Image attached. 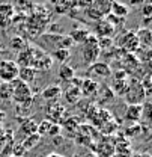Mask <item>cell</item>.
<instances>
[{
    "label": "cell",
    "instance_id": "6da1fadb",
    "mask_svg": "<svg viewBox=\"0 0 152 157\" xmlns=\"http://www.w3.org/2000/svg\"><path fill=\"white\" fill-rule=\"evenodd\" d=\"M80 53H81L83 62L86 65H92L94 62H96V59L99 58V55H101V50H99L98 39H96L95 35L91 33L80 44Z\"/></svg>",
    "mask_w": 152,
    "mask_h": 157
},
{
    "label": "cell",
    "instance_id": "7a4b0ae2",
    "mask_svg": "<svg viewBox=\"0 0 152 157\" xmlns=\"http://www.w3.org/2000/svg\"><path fill=\"white\" fill-rule=\"evenodd\" d=\"M11 85H12V100L17 103V106L33 103V92L29 85L23 83L18 78L11 82Z\"/></svg>",
    "mask_w": 152,
    "mask_h": 157
},
{
    "label": "cell",
    "instance_id": "3957f363",
    "mask_svg": "<svg viewBox=\"0 0 152 157\" xmlns=\"http://www.w3.org/2000/svg\"><path fill=\"white\" fill-rule=\"evenodd\" d=\"M124 98L128 103V106L130 104H143V101L146 100V95H145L140 80H135L131 77L128 78V86L124 94Z\"/></svg>",
    "mask_w": 152,
    "mask_h": 157
},
{
    "label": "cell",
    "instance_id": "277c9868",
    "mask_svg": "<svg viewBox=\"0 0 152 157\" xmlns=\"http://www.w3.org/2000/svg\"><path fill=\"white\" fill-rule=\"evenodd\" d=\"M116 47L124 52V53H131V55H135V52H139V39L135 36V32L133 30H128L122 35H119L117 41L114 42Z\"/></svg>",
    "mask_w": 152,
    "mask_h": 157
},
{
    "label": "cell",
    "instance_id": "5b68a950",
    "mask_svg": "<svg viewBox=\"0 0 152 157\" xmlns=\"http://www.w3.org/2000/svg\"><path fill=\"white\" fill-rule=\"evenodd\" d=\"M20 67L15 63V60L9 59H0V80L2 83H11L15 78H18Z\"/></svg>",
    "mask_w": 152,
    "mask_h": 157
},
{
    "label": "cell",
    "instance_id": "8992f818",
    "mask_svg": "<svg viewBox=\"0 0 152 157\" xmlns=\"http://www.w3.org/2000/svg\"><path fill=\"white\" fill-rule=\"evenodd\" d=\"M87 78H107L113 74L112 67L107 62H94L92 65L87 67Z\"/></svg>",
    "mask_w": 152,
    "mask_h": 157
},
{
    "label": "cell",
    "instance_id": "52a82bcc",
    "mask_svg": "<svg viewBox=\"0 0 152 157\" xmlns=\"http://www.w3.org/2000/svg\"><path fill=\"white\" fill-rule=\"evenodd\" d=\"M60 130H62V125L56 124V122H51L48 119H42L41 122H38V128H36V133L39 136H59L60 135Z\"/></svg>",
    "mask_w": 152,
    "mask_h": 157
},
{
    "label": "cell",
    "instance_id": "ba28073f",
    "mask_svg": "<svg viewBox=\"0 0 152 157\" xmlns=\"http://www.w3.org/2000/svg\"><path fill=\"white\" fill-rule=\"evenodd\" d=\"M65 115V107L60 104V103H48V106H47V109H45V119H48V121H51V122H56L59 124L60 121H62V118Z\"/></svg>",
    "mask_w": 152,
    "mask_h": 157
},
{
    "label": "cell",
    "instance_id": "9c48e42d",
    "mask_svg": "<svg viewBox=\"0 0 152 157\" xmlns=\"http://www.w3.org/2000/svg\"><path fill=\"white\" fill-rule=\"evenodd\" d=\"M114 32H116V29H114L106 18L96 21V24H95V33H96L95 36L96 38H112L114 35Z\"/></svg>",
    "mask_w": 152,
    "mask_h": 157
},
{
    "label": "cell",
    "instance_id": "30bf717a",
    "mask_svg": "<svg viewBox=\"0 0 152 157\" xmlns=\"http://www.w3.org/2000/svg\"><path fill=\"white\" fill-rule=\"evenodd\" d=\"M98 91H99V85H98L96 80H92V78L81 80V85H80V94L81 95H84V97H96Z\"/></svg>",
    "mask_w": 152,
    "mask_h": 157
},
{
    "label": "cell",
    "instance_id": "8fae6325",
    "mask_svg": "<svg viewBox=\"0 0 152 157\" xmlns=\"http://www.w3.org/2000/svg\"><path fill=\"white\" fill-rule=\"evenodd\" d=\"M63 94V91H62V88L56 85V83H53V85H48L47 88H44L42 89V92H41V95L44 100H47L48 103H54L57 101V98L60 97Z\"/></svg>",
    "mask_w": 152,
    "mask_h": 157
},
{
    "label": "cell",
    "instance_id": "7c38bea8",
    "mask_svg": "<svg viewBox=\"0 0 152 157\" xmlns=\"http://www.w3.org/2000/svg\"><path fill=\"white\" fill-rule=\"evenodd\" d=\"M143 117V104H130L127 106L125 118L131 121L133 124H139V121Z\"/></svg>",
    "mask_w": 152,
    "mask_h": 157
},
{
    "label": "cell",
    "instance_id": "4fadbf2b",
    "mask_svg": "<svg viewBox=\"0 0 152 157\" xmlns=\"http://www.w3.org/2000/svg\"><path fill=\"white\" fill-rule=\"evenodd\" d=\"M18 125H20V130H21L26 136L36 133V128H38V122H36L33 118H29V117L20 118L18 119Z\"/></svg>",
    "mask_w": 152,
    "mask_h": 157
},
{
    "label": "cell",
    "instance_id": "5bb4252c",
    "mask_svg": "<svg viewBox=\"0 0 152 157\" xmlns=\"http://www.w3.org/2000/svg\"><path fill=\"white\" fill-rule=\"evenodd\" d=\"M135 36L139 39V45L143 48H151L152 45V32L149 27H140L135 30Z\"/></svg>",
    "mask_w": 152,
    "mask_h": 157
},
{
    "label": "cell",
    "instance_id": "9a60e30c",
    "mask_svg": "<svg viewBox=\"0 0 152 157\" xmlns=\"http://www.w3.org/2000/svg\"><path fill=\"white\" fill-rule=\"evenodd\" d=\"M69 83V86H68V89L65 91V98L69 101V103H77L78 100H80V85H81V80H77L74 78V83L76 85H72L71 82H68Z\"/></svg>",
    "mask_w": 152,
    "mask_h": 157
},
{
    "label": "cell",
    "instance_id": "2e32d148",
    "mask_svg": "<svg viewBox=\"0 0 152 157\" xmlns=\"http://www.w3.org/2000/svg\"><path fill=\"white\" fill-rule=\"evenodd\" d=\"M110 14L117 17V18H127L130 14V6L120 2H112V8H110Z\"/></svg>",
    "mask_w": 152,
    "mask_h": 157
},
{
    "label": "cell",
    "instance_id": "e0dca14e",
    "mask_svg": "<svg viewBox=\"0 0 152 157\" xmlns=\"http://www.w3.org/2000/svg\"><path fill=\"white\" fill-rule=\"evenodd\" d=\"M91 35V32L86 29V27H74L71 32H69V38H71V41H72V44H81L84 39L87 38Z\"/></svg>",
    "mask_w": 152,
    "mask_h": 157
},
{
    "label": "cell",
    "instance_id": "ac0fdd59",
    "mask_svg": "<svg viewBox=\"0 0 152 157\" xmlns=\"http://www.w3.org/2000/svg\"><path fill=\"white\" fill-rule=\"evenodd\" d=\"M36 77V71L32 67H20L18 70V80L26 85H30Z\"/></svg>",
    "mask_w": 152,
    "mask_h": 157
},
{
    "label": "cell",
    "instance_id": "d6986e66",
    "mask_svg": "<svg viewBox=\"0 0 152 157\" xmlns=\"http://www.w3.org/2000/svg\"><path fill=\"white\" fill-rule=\"evenodd\" d=\"M127 86H128V78H113V85H112V92L116 95H120L124 97L125 91H127Z\"/></svg>",
    "mask_w": 152,
    "mask_h": 157
},
{
    "label": "cell",
    "instance_id": "ffe728a7",
    "mask_svg": "<svg viewBox=\"0 0 152 157\" xmlns=\"http://www.w3.org/2000/svg\"><path fill=\"white\" fill-rule=\"evenodd\" d=\"M92 8L96 9L104 18L110 14V8H112V2H104V0H96V2H92L91 3Z\"/></svg>",
    "mask_w": 152,
    "mask_h": 157
},
{
    "label": "cell",
    "instance_id": "44dd1931",
    "mask_svg": "<svg viewBox=\"0 0 152 157\" xmlns=\"http://www.w3.org/2000/svg\"><path fill=\"white\" fill-rule=\"evenodd\" d=\"M74 77H76V73H74L72 67H69L66 63L60 65V68H59V78L62 82H71Z\"/></svg>",
    "mask_w": 152,
    "mask_h": 157
},
{
    "label": "cell",
    "instance_id": "7402d4cb",
    "mask_svg": "<svg viewBox=\"0 0 152 157\" xmlns=\"http://www.w3.org/2000/svg\"><path fill=\"white\" fill-rule=\"evenodd\" d=\"M41 139L42 137L39 136L38 133H33V135H29V136L24 137V140L21 142V145H23V148L26 151H29V150H32V148H35L38 145L39 142H41Z\"/></svg>",
    "mask_w": 152,
    "mask_h": 157
},
{
    "label": "cell",
    "instance_id": "603a6c76",
    "mask_svg": "<svg viewBox=\"0 0 152 157\" xmlns=\"http://www.w3.org/2000/svg\"><path fill=\"white\" fill-rule=\"evenodd\" d=\"M27 45H29L27 41L23 38V36H12L11 41H9V47H11V50L18 52V53L21 52V50H24Z\"/></svg>",
    "mask_w": 152,
    "mask_h": 157
},
{
    "label": "cell",
    "instance_id": "cb8c5ba5",
    "mask_svg": "<svg viewBox=\"0 0 152 157\" xmlns=\"http://www.w3.org/2000/svg\"><path fill=\"white\" fill-rule=\"evenodd\" d=\"M54 8L59 14H69L76 8V2H57L54 3Z\"/></svg>",
    "mask_w": 152,
    "mask_h": 157
},
{
    "label": "cell",
    "instance_id": "d4e9b609",
    "mask_svg": "<svg viewBox=\"0 0 152 157\" xmlns=\"http://www.w3.org/2000/svg\"><path fill=\"white\" fill-rule=\"evenodd\" d=\"M0 100L2 101L12 100V85L11 83H0Z\"/></svg>",
    "mask_w": 152,
    "mask_h": 157
},
{
    "label": "cell",
    "instance_id": "484cf974",
    "mask_svg": "<svg viewBox=\"0 0 152 157\" xmlns=\"http://www.w3.org/2000/svg\"><path fill=\"white\" fill-rule=\"evenodd\" d=\"M53 58L54 59H57L59 62H62V65L69 59V50H65V48H59V50H54L53 53Z\"/></svg>",
    "mask_w": 152,
    "mask_h": 157
},
{
    "label": "cell",
    "instance_id": "4316f807",
    "mask_svg": "<svg viewBox=\"0 0 152 157\" xmlns=\"http://www.w3.org/2000/svg\"><path fill=\"white\" fill-rule=\"evenodd\" d=\"M140 83H142V88H143V91H145L146 98L151 97V74L146 73V74L143 76V78L140 80Z\"/></svg>",
    "mask_w": 152,
    "mask_h": 157
},
{
    "label": "cell",
    "instance_id": "83f0119b",
    "mask_svg": "<svg viewBox=\"0 0 152 157\" xmlns=\"http://www.w3.org/2000/svg\"><path fill=\"white\" fill-rule=\"evenodd\" d=\"M142 128H143L142 124H133L131 127H128V128L125 130V135H127V136H131V137L139 136V133L142 135Z\"/></svg>",
    "mask_w": 152,
    "mask_h": 157
},
{
    "label": "cell",
    "instance_id": "f1b7e54d",
    "mask_svg": "<svg viewBox=\"0 0 152 157\" xmlns=\"http://www.w3.org/2000/svg\"><path fill=\"white\" fill-rule=\"evenodd\" d=\"M98 39V45H99V50H109V48H112L113 47V39L112 38H96Z\"/></svg>",
    "mask_w": 152,
    "mask_h": 157
},
{
    "label": "cell",
    "instance_id": "f546056e",
    "mask_svg": "<svg viewBox=\"0 0 152 157\" xmlns=\"http://www.w3.org/2000/svg\"><path fill=\"white\" fill-rule=\"evenodd\" d=\"M24 154H26V150L23 148V145H21V142L20 144H14V147H12V156L15 157H24Z\"/></svg>",
    "mask_w": 152,
    "mask_h": 157
},
{
    "label": "cell",
    "instance_id": "4dcf8cb0",
    "mask_svg": "<svg viewBox=\"0 0 152 157\" xmlns=\"http://www.w3.org/2000/svg\"><path fill=\"white\" fill-rule=\"evenodd\" d=\"M142 14H143V17H145V18H151V15H152V3L151 2H146V3L143 5Z\"/></svg>",
    "mask_w": 152,
    "mask_h": 157
},
{
    "label": "cell",
    "instance_id": "1f68e13d",
    "mask_svg": "<svg viewBox=\"0 0 152 157\" xmlns=\"http://www.w3.org/2000/svg\"><path fill=\"white\" fill-rule=\"evenodd\" d=\"M3 119H5V112L0 110V125H2V121H3Z\"/></svg>",
    "mask_w": 152,
    "mask_h": 157
},
{
    "label": "cell",
    "instance_id": "d6a6232c",
    "mask_svg": "<svg viewBox=\"0 0 152 157\" xmlns=\"http://www.w3.org/2000/svg\"><path fill=\"white\" fill-rule=\"evenodd\" d=\"M47 157H63V156H59V154H50V156H47Z\"/></svg>",
    "mask_w": 152,
    "mask_h": 157
},
{
    "label": "cell",
    "instance_id": "836d02e7",
    "mask_svg": "<svg viewBox=\"0 0 152 157\" xmlns=\"http://www.w3.org/2000/svg\"><path fill=\"white\" fill-rule=\"evenodd\" d=\"M130 157H142V154H131Z\"/></svg>",
    "mask_w": 152,
    "mask_h": 157
},
{
    "label": "cell",
    "instance_id": "e575fe53",
    "mask_svg": "<svg viewBox=\"0 0 152 157\" xmlns=\"http://www.w3.org/2000/svg\"><path fill=\"white\" fill-rule=\"evenodd\" d=\"M0 145H2V133H0Z\"/></svg>",
    "mask_w": 152,
    "mask_h": 157
},
{
    "label": "cell",
    "instance_id": "d590c367",
    "mask_svg": "<svg viewBox=\"0 0 152 157\" xmlns=\"http://www.w3.org/2000/svg\"><path fill=\"white\" fill-rule=\"evenodd\" d=\"M9 157H15V156H9Z\"/></svg>",
    "mask_w": 152,
    "mask_h": 157
}]
</instances>
